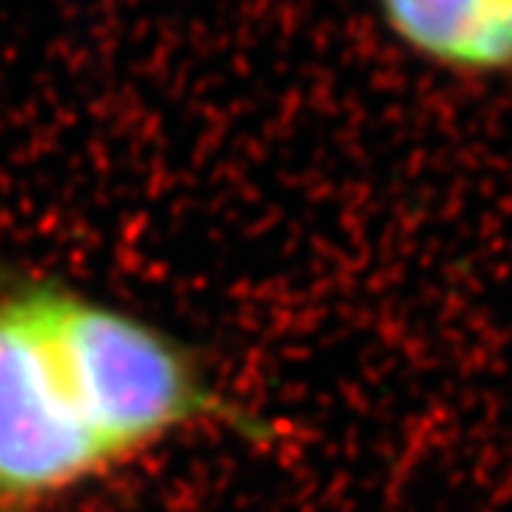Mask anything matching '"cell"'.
I'll return each instance as SVG.
<instances>
[{"label": "cell", "mask_w": 512, "mask_h": 512, "mask_svg": "<svg viewBox=\"0 0 512 512\" xmlns=\"http://www.w3.org/2000/svg\"><path fill=\"white\" fill-rule=\"evenodd\" d=\"M57 350L106 456H128L211 410L197 373L157 330L49 291Z\"/></svg>", "instance_id": "cell-1"}, {"label": "cell", "mask_w": 512, "mask_h": 512, "mask_svg": "<svg viewBox=\"0 0 512 512\" xmlns=\"http://www.w3.org/2000/svg\"><path fill=\"white\" fill-rule=\"evenodd\" d=\"M106 461L60 359L49 291L0 302V507L60 493Z\"/></svg>", "instance_id": "cell-2"}, {"label": "cell", "mask_w": 512, "mask_h": 512, "mask_svg": "<svg viewBox=\"0 0 512 512\" xmlns=\"http://www.w3.org/2000/svg\"><path fill=\"white\" fill-rule=\"evenodd\" d=\"M407 52L464 77L512 74V0H373Z\"/></svg>", "instance_id": "cell-3"}]
</instances>
